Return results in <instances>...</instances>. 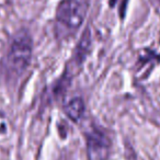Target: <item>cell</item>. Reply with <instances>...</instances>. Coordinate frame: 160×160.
<instances>
[{"label": "cell", "instance_id": "6da1fadb", "mask_svg": "<svg viewBox=\"0 0 160 160\" xmlns=\"http://www.w3.org/2000/svg\"><path fill=\"white\" fill-rule=\"evenodd\" d=\"M32 56V40L24 31L14 36L6 57V72L9 77H19L28 68Z\"/></svg>", "mask_w": 160, "mask_h": 160}, {"label": "cell", "instance_id": "7a4b0ae2", "mask_svg": "<svg viewBox=\"0 0 160 160\" xmlns=\"http://www.w3.org/2000/svg\"><path fill=\"white\" fill-rule=\"evenodd\" d=\"M88 7V0H62L56 10L58 30L65 35L75 33L85 21Z\"/></svg>", "mask_w": 160, "mask_h": 160}, {"label": "cell", "instance_id": "3957f363", "mask_svg": "<svg viewBox=\"0 0 160 160\" xmlns=\"http://www.w3.org/2000/svg\"><path fill=\"white\" fill-rule=\"evenodd\" d=\"M111 140L105 133L92 131L87 136V152L89 160H108Z\"/></svg>", "mask_w": 160, "mask_h": 160}, {"label": "cell", "instance_id": "277c9868", "mask_svg": "<svg viewBox=\"0 0 160 160\" xmlns=\"http://www.w3.org/2000/svg\"><path fill=\"white\" fill-rule=\"evenodd\" d=\"M65 112L71 121L78 122L85 113V103L81 98H73L65 105Z\"/></svg>", "mask_w": 160, "mask_h": 160}, {"label": "cell", "instance_id": "5b68a950", "mask_svg": "<svg viewBox=\"0 0 160 160\" xmlns=\"http://www.w3.org/2000/svg\"><path fill=\"white\" fill-rule=\"evenodd\" d=\"M90 44H91V35H90L89 30H86L82 38L80 40L79 44L75 51V55H73V62L75 64H81L83 62L88 52H89Z\"/></svg>", "mask_w": 160, "mask_h": 160}]
</instances>
